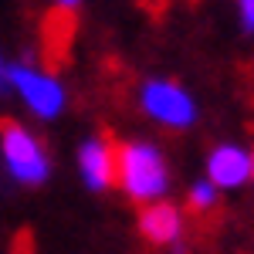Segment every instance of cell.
<instances>
[{
	"label": "cell",
	"mask_w": 254,
	"mask_h": 254,
	"mask_svg": "<svg viewBox=\"0 0 254 254\" xmlns=\"http://www.w3.org/2000/svg\"><path fill=\"white\" fill-rule=\"evenodd\" d=\"M116 187L136 207L166 200L173 187V170H170L166 153L149 139L116 142Z\"/></svg>",
	"instance_id": "6da1fadb"
},
{
	"label": "cell",
	"mask_w": 254,
	"mask_h": 254,
	"mask_svg": "<svg viewBox=\"0 0 254 254\" xmlns=\"http://www.w3.org/2000/svg\"><path fill=\"white\" fill-rule=\"evenodd\" d=\"M7 95H14L41 122H55L68 112V85L51 71V68H41L31 55H20V58L7 61Z\"/></svg>",
	"instance_id": "7a4b0ae2"
},
{
	"label": "cell",
	"mask_w": 254,
	"mask_h": 254,
	"mask_svg": "<svg viewBox=\"0 0 254 254\" xmlns=\"http://www.w3.org/2000/svg\"><path fill=\"white\" fill-rule=\"evenodd\" d=\"M0 163L10 183L24 190H38L51 180V153L41 136L20 119H0Z\"/></svg>",
	"instance_id": "3957f363"
},
{
	"label": "cell",
	"mask_w": 254,
	"mask_h": 254,
	"mask_svg": "<svg viewBox=\"0 0 254 254\" xmlns=\"http://www.w3.org/2000/svg\"><path fill=\"white\" fill-rule=\"evenodd\" d=\"M136 105L153 126L166 132H187L200 119V105H196L193 92L183 88L176 78H163V75H153L139 85Z\"/></svg>",
	"instance_id": "277c9868"
},
{
	"label": "cell",
	"mask_w": 254,
	"mask_h": 254,
	"mask_svg": "<svg viewBox=\"0 0 254 254\" xmlns=\"http://www.w3.org/2000/svg\"><path fill=\"white\" fill-rule=\"evenodd\" d=\"M136 231L153 248H170L173 254H183V248H187V210L170 196L156 200V203H146V207H139Z\"/></svg>",
	"instance_id": "5b68a950"
},
{
	"label": "cell",
	"mask_w": 254,
	"mask_h": 254,
	"mask_svg": "<svg viewBox=\"0 0 254 254\" xmlns=\"http://www.w3.org/2000/svg\"><path fill=\"white\" fill-rule=\"evenodd\" d=\"M203 176L214 183L220 193H234L244 190L254 180V153L244 142H217L203 159Z\"/></svg>",
	"instance_id": "8992f818"
},
{
	"label": "cell",
	"mask_w": 254,
	"mask_h": 254,
	"mask_svg": "<svg viewBox=\"0 0 254 254\" xmlns=\"http://www.w3.org/2000/svg\"><path fill=\"white\" fill-rule=\"evenodd\" d=\"M75 166L78 180L92 193H109L116 187V142L102 132H92L78 142L75 149Z\"/></svg>",
	"instance_id": "52a82bcc"
},
{
	"label": "cell",
	"mask_w": 254,
	"mask_h": 254,
	"mask_svg": "<svg viewBox=\"0 0 254 254\" xmlns=\"http://www.w3.org/2000/svg\"><path fill=\"white\" fill-rule=\"evenodd\" d=\"M217 203H220V190L207 176H200V180H193L187 187V210H193V214H214Z\"/></svg>",
	"instance_id": "ba28073f"
},
{
	"label": "cell",
	"mask_w": 254,
	"mask_h": 254,
	"mask_svg": "<svg viewBox=\"0 0 254 254\" xmlns=\"http://www.w3.org/2000/svg\"><path fill=\"white\" fill-rule=\"evenodd\" d=\"M234 7H237V27H241V34L251 38L254 34V0H234Z\"/></svg>",
	"instance_id": "9c48e42d"
},
{
	"label": "cell",
	"mask_w": 254,
	"mask_h": 254,
	"mask_svg": "<svg viewBox=\"0 0 254 254\" xmlns=\"http://www.w3.org/2000/svg\"><path fill=\"white\" fill-rule=\"evenodd\" d=\"M55 3V10H64V14H71V10H78L85 0H51Z\"/></svg>",
	"instance_id": "30bf717a"
},
{
	"label": "cell",
	"mask_w": 254,
	"mask_h": 254,
	"mask_svg": "<svg viewBox=\"0 0 254 254\" xmlns=\"http://www.w3.org/2000/svg\"><path fill=\"white\" fill-rule=\"evenodd\" d=\"M7 55H3V51H0V98L7 95Z\"/></svg>",
	"instance_id": "8fae6325"
}]
</instances>
